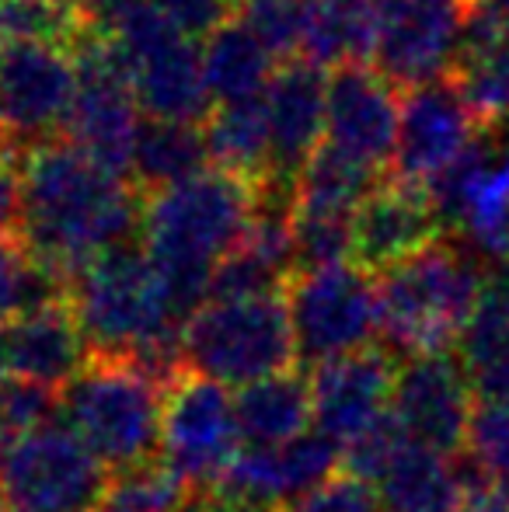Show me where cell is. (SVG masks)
Segmentation results:
<instances>
[{"mask_svg":"<svg viewBox=\"0 0 509 512\" xmlns=\"http://www.w3.org/2000/svg\"><path fill=\"white\" fill-rule=\"evenodd\" d=\"M18 237L35 262L74 279L109 251L140 237L147 196L98 168L74 143L49 140L21 154Z\"/></svg>","mask_w":509,"mask_h":512,"instance_id":"1","label":"cell"},{"mask_svg":"<svg viewBox=\"0 0 509 512\" xmlns=\"http://www.w3.org/2000/svg\"><path fill=\"white\" fill-rule=\"evenodd\" d=\"M252 203V185L217 168L147 196L140 248L182 324L210 304L213 272L245 241Z\"/></svg>","mask_w":509,"mask_h":512,"instance_id":"2","label":"cell"},{"mask_svg":"<svg viewBox=\"0 0 509 512\" xmlns=\"http://www.w3.org/2000/svg\"><path fill=\"white\" fill-rule=\"evenodd\" d=\"M70 314L91 356L123 359L164 394L185 377L182 328L150 258L136 244L109 251L70 279Z\"/></svg>","mask_w":509,"mask_h":512,"instance_id":"3","label":"cell"},{"mask_svg":"<svg viewBox=\"0 0 509 512\" xmlns=\"http://www.w3.org/2000/svg\"><path fill=\"white\" fill-rule=\"evenodd\" d=\"M485 276L457 244H433L377 279L384 349L405 363L457 352L482 300Z\"/></svg>","mask_w":509,"mask_h":512,"instance_id":"4","label":"cell"},{"mask_svg":"<svg viewBox=\"0 0 509 512\" xmlns=\"http://www.w3.org/2000/svg\"><path fill=\"white\" fill-rule=\"evenodd\" d=\"M164 401L168 394L123 359L91 356L88 370L63 391L60 408L84 446L119 474L161 457Z\"/></svg>","mask_w":509,"mask_h":512,"instance_id":"5","label":"cell"},{"mask_svg":"<svg viewBox=\"0 0 509 512\" xmlns=\"http://www.w3.org/2000/svg\"><path fill=\"white\" fill-rule=\"evenodd\" d=\"M185 370L220 387H252L297 363L286 297L210 300L182 328Z\"/></svg>","mask_w":509,"mask_h":512,"instance_id":"6","label":"cell"},{"mask_svg":"<svg viewBox=\"0 0 509 512\" xmlns=\"http://www.w3.org/2000/svg\"><path fill=\"white\" fill-rule=\"evenodd\" d=\"M286 307H290L297 363L311 370L374 349V338L381 335L377 279L353 262L293 276Z\"/></svg>","mask_w":509,"mask_h":512,"instance_id":"7","label":"cell"},{"mask_svg":"<svg viewBox=\"0 0 509 512\" xmlns=\"http://www.w3.org/2000/svg\"><path fill=\"white\" fill-rule=\"evenodd\" d=\"M109 481V467L60 418L0 460V495L11 512H102Z\"/></svg>","mask_w":509,"mask_h":512,"instance_id":"8","label":"cell"},{"mask_svg":"<svg viewBox=\"0 0 509 512\" xmlns=\"http://www.w3.org/2000/svg\"><path fill=\"white\" fill-rule=\"evenodd\" d=\"M70 53L77 60V98L63 140L74 143L98 168L129 182V164L143 119L123 56L98 32H88Z\"/></svg>","mask_w":509,"mask_h":512,"instance_id":"9","label":"cell"},{"mask_svg":"<svg viewBox=\"0 0 509 512\" xmlns=\"http://www.w3.org/2000/svg\"><path fill=\"white\" fill-rule=\"evenodd\" d=\"M475 0H374V70L398 91L450 77Z\"/></svg>","mask_w":509,"mask_h":512,"instance_id":"10","label":"cell"},{"mask_svg":"<svg viewBox=\"0 0 509 512\" xmlns=\"http://www.w3.org/2000/svg\"><path fill=\"white\" fill-rule=\"evenodd\" d=\"M238 453L241 429L234 391L185 373L164 401L161 464L189 492H199V488H217Z\"/></svg>","mask_w":509,"mask_h":512,"instance_id":"11","label":"cell"},{"mask_svg":"<svg viewBox=\"0 0 509 512\" xmlns=\"http://www.w3.org/2000/svg\"><path fill=\"white\" fill-rule=\"evenodd\" d=\"M77 60L63 46H0V133L14 154L63 140Z\"/></svg>","mask_w":509,"mask_h":512,"instance_id":"12","label":"cell"},{"mask_svg":"<svg viewBox=\"0 0 509 512\" xmlns=\"http://www.w3.org/2000/svg\"><path fill=\"white\" fill-rule=\"evenodd\" d=\"M478 133L482 126L475 122L450 77L405 91L398 143L387 164V178L412 185V189H426L482 140Z\"/></svg>","mask_w":509,"mask_h":512,"instance_id":"13","label":"cell"},{"mask_svg":"<svg viewBox=\"0 0 509 512\" xmlns=\"http://www.w3.org/2000/svg\"><path fill=\"white\" fill-rule=\"evenodd\" d=\"M475 408V391L457 352L405 359L398 366L391 418L408 443L440 457H461L468 450Z\"/></svg>","mask_w":509,"mask_h":512,"instance_id":"14","label":"cell"},{"mask_svg":"<svg viewBox=\"0 0 509 512\" xmlns=\"http://www.w3.org/2000/svg\"><path fill=\"white\" fill-rule=\"evenodd\" d=\"M426 196L440 209L443 227H461L478 251L509 262V140H478Z\"/></svg>","mask_w":509,"mask_h":512,"instance_id":"15","label":"cell"},{"mask_svg":"<svg viewBox=\"0 0 509 512\" xmlns=\"http://www.w3.org/2000/svg\"><path fill=\"white\" fill-rule=\"evenodd\" d=\"M339 464L342 446L332 443L325 432L311 429L293 443L276 446V450L241 446L224 478L217 481V492L238 509L283 512L300 495L332 481L339 474Z\"/></svg>","mask_w":509,"mask_h":512,"instance_id":"16","label":"cell"},{"mask_svg":"<svg viewBox=\"0 0 509 512\" xmlns=\"http://www.w3.org/2000/svg\"><path fill=\"white\" fill-rule=\"evenodd\" d=\"M398 366L401 359L394 352L374 345L311 370L314 429L346 450L353 439L381 425L391 415Z\"/></svg>","mask_w":509,"mask_h":512,"instance_id":"17","label":"cell"},{"mask_svg":"<svg viewBox=\"0 0 509 512\" xmlns=\"http://www.w3.org/2000/svg\"><path fill=\"white\" fill-rule=\"evenodd\" d=\"M401 122V91L370 63L339 67L328 77L325 136L335 150L384 171L391 164Z\"/></svg>","mask_w":509,"mask_h":512,"instance_id":"18","label":"cell"},{"mask_svg":"<svg viewBox=\"0 0 509 512\" xmlns=\"http://www.w3.org/2000/svg\"><path fill=\"white\" fill-rule=\"evenodd\" d=\"M443 230V216L426 189L384 178L381 189L353 216V265L370 276H384L440 244Z\"/></svg>","mask_w":509,"mask_h":512,"instance_id":"19","label":"cell"},{"mask_svg":"<svg viewBox=\"0 0 509 512\" xmlns=\"http://www.w3.org/2000/svg\"><path fill=\"white\" fill-rule=\"evenodd\" d=\"M265 115L272 136V178L297 185L304 164L314 157L325 136L328 77L307 60L279 63L265 88Z\"/></svg>","mask_w":509,"mask_h":512,"instance_id":"20","label":"cell"},{"mask_svg":"<svg viewBox=\"0 0 509 512\" xmlns=\"http://www.w3.org/2000/svg\"><path fill=\"white\" fill-rule=\"evenodd\" d=\"M7 377L63 394L91 363V349L77 328L70 304L32 310L0 328Z\"/></svg>","mask_w":509,"mask_h":512,"instance_id":"21","label":"cell"},{"mask_svg":"<svg viewBox=\"0 0 509 512\" xmlns=\"http://www.w3.org/2000/svg\"><path fill=\"white\" fill-rule=\"evenodd\" d=\"M450 81L482 133L509 119V25L482 4L471 7Z\"/></svg>","mask_w":509,"mask_h":512,"instance_id":"22","label":"cell"},{"mask_svg":"<svg viewBox=\"0 0 509 512\" xmlns=\"http://www.w3.org/2000/svg\"><path fill=\"white\" fill-rule=\"evenodd\" d=\"M234 411H238L241 446L276 450V446L293 443L314 429L311 377L286 370L279 377L241 387L234 394Z\"/></svg>","mask_w":509,"mask_h":512,"instance_id":"23","label":"cell"},{"mask_svg":"<svg viewBox=\"0 0 509 512\" xmlns=\"http://www.w3.org/2000/svg\"><path fill=\"white\" fill-rule=\"evenodd\" d=\"M276 70L279 60L238 14L203 42V77L213 105L262 98Z\"/></svg>","mask_w":509,"mask_h":512,"instance_id":"24","label":"cell"},{"mask_svg":"<svg viewBox=\"0 0 509 512\" xmlns=\"http://www.w3.org/2000/svg\"><path fill=\"white\" fill-rule=\"evenodd\" d=\"M210 164V147H206L203 126L189 122H164V119H143L136 133L133 164H129V182L154 196L171 185H182L189 178L203 175Z\"/></svg>","mask_w":509,"mask_h":512,"instance_id":"25","label":"cell"},{"mask_svg":"<svg viewBox=\"0 0 509 512\" xmlns=\"http://www.w3.org/2000/svg\"><path fill=\"white\" fill-rule=\"evenodd\" d=\"M203 133L206 147H210V164L217 171L241 178L252 189L272 178V136L265 95L252 98V102L213 105Z\"/></svg>","mask_w":509,"mask_h":512,"instance_id":"26","label":"cell"},{"mask_svg":"<svg viewBox=\"0 0 509 512\" xmlns=\"http://www.w3.org/2000/svg\"><path fill=\"white\" fill-rule=\"evenodd\" d=\"M387 512H461L464 488L454 457L408 443L374 485Z\"/></svg>","mask_w":509,"mask_h":512,"instance_id":"27","label":"cell"},{"mask_svg":"<svg viewBox=\"0 0 509 512\" xmlns=\"http://www.w3.org/2000/svg\"><path fill=\"white\" fill-rule=\"evenodd\" d=\"M384 178V171L342 154L332 143H321L297 178V209L356 216V209L381 189Z\"/></svg>","mask_w":509,"mask_h":512,"instance_id":"28","label":"cell"},{"mask_svg":"<svg viewBox=\"0 0 509 512\" xmlns=\"http://www.w3.org/2000/svg\"><path fill=\"white\" fill-rule=\"evenodd\" d=\"M300 60L332 70L374 63V0H318Z\"/></svg>","mask_w":509,"mask_h":512,"instance_id":"29","label":"cell"},{"mask_svg":"<svg viewBox=\"0 0 509 512\" xmlns=\"http://www.w3.org/2000/svg\"><path fill=\"white\" fill-rule=\"evenodd\" d=\"M70 279L35 262L18 234H0V328L32 310L67 304Z\"/></svg>","mask_w":509,"mask_h":512,"instance_id":"30","label":"cell"},{"mask_svg":"<svg viewBox=\"0 0 509 512\" xmlns=\"http://www.w3.org/2000/svg\"><path fill=\"white\" fill-rule=\"evenodd\" d=\"M88 32L81 0H0V46L74 49Z\"/></svg>","mask_w":509,"mask_h":512,"instance_id":"31","label":"cell"},{"mask_svg":"<svg viewBox=\"0 0 509 512\" xmlns=\"http://www.w3.org/2000/svg\"><path fill=\"white\" fill-rule=\"evenodd\" d=\"M318 0H238V21L265 42L279 63L300 60Z\"/></svg>","mask_w":509,"mask_h":512,"instance_id":"32","label":"cell"},{"mask_svg":"<svg viewBox=\"0 0 509 512\" xmlns=\"http://www.w3.org/2000/svg\"><path fill=\"white\" fill-rule=\"evenodd\" d=\"M353 258V216L297 209L293 220V272H321Z\"/></svg>","mask_w":509,"mask_h":512,"instance_id":"33","label":"cell"},{"mask_svg":"<svg viewBox=\"0 0 509 512\" xmlns=\"http://www.w3.org/2000/svg\"><path fill=\"white\" fill-rule=\"evenodd\" d=\"M189 488L157 460L112 474L102 512H178Z\"/></svg>","mask_w":509,"mask_h":512,"instance_id":"34","label":"cell"},{"mask_svg":"<svg viewBox=\"0 0 509 512\" xmlns=\"http://www.w3.org/2000/svg\"><path fill=\"white\" fill-rule=\"evenodd\" d=\"M63 405V394L49 387L28 384V380L7 377L0 384V460L42 425L56 422V408Z\"/></svg>","mask_w":509,"mask_h":512,"instance_id":"35","label":"cell"},{"mask_svg":"<svg viewBox=\"0 0 509 512\" xmlns=\"http://www.w3.org/2000/svg\"><path fill=\"white\" fill-rule=\"evenodd\" d=\"M468 453L489 471L503 492H509V405H478L471 418Z\"/></svg>","mask_w":509,"mask_h":512,"instance_id":"36","label":"cell"},{"mask_svg":"<svg viewBox=\"0 0 509 512\" xmlns=\"http://www.w3.org/2000/svg\"><path fill=\"white\" fill-rule=\"evenodd\" d=\"M283 512H384V506H381V495L374 492V485L339 471L332 481L300 495Z\"/></svg>","mask_w":509,"mask_h":512,"instance_id":"37","label":"cell"},{"mask_svg":"<svg viewBox=\"0 0 509 512\" xmlns=\"http://www.w3.org/2000/svg\"><path fill=\"white\" fill-rule=\"evenodd\" d=\"M168 25L185 39H210L217 28L238 14V0H154Z\"/></svg>","mask_w":509,"mask_h":512,"instance_id":"38","label":"cell"},{"mask_svg":"<svg viewBox=\"0 0 509 512\" xmlns=\"http://www.w3.org/2000/svg\"><path fill=\"white\" fill-rule=\"evenodd\" d=\"M18 157L0 154V234H18L21 220V171Z\"/></svg>","mask_w":509,"mask_h":512,"instance_id":"39","label":"cell"},{"mask_svg":"<svg viewBox=\"0 0 509 512\" xmlns=\"http://www.w3.org/2000/svg\"><path fill=\"white\" fill-rule=\"evenodd\" d=\"M461 512H509V492H503L499 485L471 492L468 499H464Z\"/></svg>","mask_w":509,"mask_h":512,"instance_id":"40","label":"cell"},{"mask_svg":"<svg viewBox=\"0 0 509 512\" xmlns=\"http://www.w3.org/2000/svg\"><path fill=\"white\" fill-rule=\"evenodd\" d=\"M475 4H482L485 11H492L496 18H503L509 25V0H475Z\"/></svg>","mask_w":509,"mask_h":512,"instance_id":"41","label":"cell"},{"mask_svg":"<svg viewBox=\"0 0 509 512\" xmlns=\"http://www.w3.org/2000/svg\"><path fill=\"white\" fill-rule=\"evenodd\" d=\"M7 380V359H4V338H0V384Z\"/></svg>","mask_w":509,"mask_h":512,"instance_id":"42","label":"cell"},{"mask_svg":"<svg viewBox=\"0 0 509 512\" xmlns=\"http://www.w3.org/2000/svg\"><path fill=\"white\" fill-rule=\"evenodd\" d=\"M0 512H11V509H7V502H4V495H0Z\"/></svg>","mask_w":509,"mask_h":512,"instance_id":"43","label":"cell"},{"mask_svg":"<svg viewBox=\"0 0 509 512\" xmlns=\"http://www.w3.org/2000/svg\"><path fill=\"white\" fill-rule=\"evenodd\" d=\"M231 512H255V509H238V506H231Z\"/></svg>","mask_w":509,"mask_h":512,"instance_id":"44","label":"cell"}]
</instances>
